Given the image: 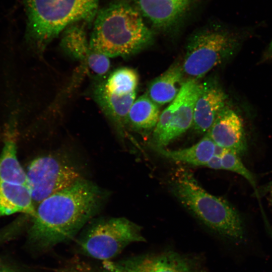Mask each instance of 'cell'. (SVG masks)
Returning a JSON list of instances; mask_svg holds the SVG:
<instances>
[{
	"label": "cell",
	"mask_w": 272,
	"mask_h": 272,
	"mask_svg": "<svg viewBox=\"0 0 272 272\" xmlns=\"http://www.w3.org/2000/svg\"><path fill=\"white\" fill-rule=\"evenodd\" d=\"M105 195L96 185L81 177L46 198L37 205L32 216L29 241L46 251L73 239L99 211Z\"/></svg>",
	"instance_id": "1"
},
{
	"label": "cell",
	"mask_w": 272,
	"mask_h": 272,
	"mask_svg": "<svg viewBox=\"0 0 272 272\" xmlns=\"http://www.w3.org/2000/svg\"><path fill=\"white\" fill-rule=\"evenodd\" d=\"M26 173L27 186L35 206L81 178L74 167L51 156L35 159Z\"/></svg>",
	"instance_id": "8"
},
{
	"label": "cell",
	"mask_w": 272,
	"mask_h": 272,
	"mask_svg": "<svg viewBox=\"0 0 272 272\" xmlns=\"http://www.w3.org/2000/svg\"><path fill=\"white\" fill-rule=\"evenodd\" d=\"M89 39L92 48L108 57L126 56L149 45L153 33L128 2H112L97 12Z\"/></svg>",
	"instance_id": "2"
},
{
	"label": "cell",
	"mask_w": 272,
	"mask_h": 272,
	"mask_svg": "<svg viewBox=\"0 0 272 272\" xmlns=\"http://www.w3.org/2000/svg\"><path fill=\"white\" fill-rule=\"evenodd\" d=\"M138 82L136 71L123 67L112 72L95 87V101L121 135L128 112L135 100Z\"/></svg>",
	"instance_id": "7"
},
{
	"label": "cell",
	"mask_w": 272,
	"mask_h": 272,
	"mask_svg": "<svg viewBox=\"0 0 272 272\" xmlns=\"http://www.w3.org/2000/svg\"><path fill=\"white\" fill-rule=\"evenodd\" d=\"M184 74L182 66L174 64L150 84L147 95L157 105L172 102L178 94Z\"/></svg>",
	"instance_id": "17"
},
{
	"label": "cell",
	"mask_w": 272,
	"mask_h": 272,
	"mask_svg": "<svg viewBox=\"0 0 272 272\" xmlns=\"http://www.w3.org/2000/svg\"><path fill=\"white\" fill-rule=\"evenodd\" d=\"M269 192H270V200L272 203V189H271Z\"/></svg>",
	"instance_id": "25"
},
{
	"label": "cell",
	"mask_w": 272,
	"mask_h": 272,
	"mask_svg": "<svg viewBox=\"0 0 272 272\" xmlns=\"http://www.w3.org/2000/svg\"><path fill=\"white\" fill-rule=\"evenodd\" d=\"M99 0H25L26 39L42 48L70 25L95 17Z\"/></svg>",
	"instance_id": "4"
},
{
	"label": "cell",
	"mask_w": 272,
	"mask_h": 272,
	"mask_svg": "<svg viewBox=\"0 0 272 272\" xmlns=\"http://www.w3.org/2000/svg\"><path fill=\"white\" fill-rule=\"evenodd\" d=\"M138 225L123 217L97 220L77 240L80 253L94 259L111 260L128 245L146 241Z\"/></svg>",
	"instance_id": "5"
},
{
	"label": "cell",
	"mask_w": 272,
	"mask_h": 272,
	"mask_svg": "<svg viewBox=\"0 0 272 272\" xmlns=\"http://www.w3.org/2000/svg\"><path fill=\"white\" fill-rule=\"evenodd\" d=\"M170 188L180 203L211 230L235 242L243 239L238 212L226 200L206 190L190 172L180 171L171 180Z\"/></svg>",
	"instance_id": "3"
},
{
	"label": "cell",
	"mask_w": 272,
	"mask_h": 272,
	"mask_svg": "<svg viewBox=\"0 0 272 272\" xmlns=\"http://www.w3.org/2000/svg\"><path fill=\"white\" fill-rule=\"evenodd\" d=\"M16 151V143L10 137L0 156V181L27 186L26 173L17 159Z\"/></svg>",
	"instance_id": "19"
},
{
	"label": "cell",
	"mask_w": 272,
	"mask_h": 272,
	"mask_svg": "<svg viewBox=\"0 0 272 272\" xmlns=\"http://www.w3.org/2000/svg\"><path fill=\"white\" fill-rule=\"evenodd\" d=\"M0 272H14L11 269L7 268L0 267Z\"/></svg>",
	"instance_id": "24"
},
{
	"label": "cell",
	"mask_w": 272,
	"mask_h": 272,
	"mask_svg": "<svg viewBox=\"0 0 272 272\" xmlns=\"http://www.w3.org/2000/svg\"><path fill=\"white\" fill-rule=\"evenodd\" d=\"M35 209L27 186L0 181V217L16 213L32 217Z\"/></svg>",
	"instance_id": "15"
},
{
	"label": "cell",
	"mask_w": 272,
	"mask_h": 272,
	"mask_svg": "<svg viewBox=\"0 0 272 272\" xmlns=\"http://www.w3.org/2000/svg\"><path fill=\"white\" fill-rule=\"evenodd\" d=\"M143 18L156 28L167 30L181 22L198 0H133Z\"/></svg>",
	"instance_id": "11"
},
{
	"label": "cell",
	"mask_w": 272,
	"mask_h": 272,
	"mask_svg": "<svg viewBox=\"0 0 272 272\" xmlns=\"http://www.w3.org/2000/svg\"><path fill=\"white\" fill-rule=\"evenodd\" d=\"M88 272H203L199 260L173 251L147 253L118 261H104Z\"/></svg>",
	"instance_id": "9"
},
{
	"label": "cell",
	"mask_w": 272,
	"mask_h": 272,
	"mask_svg": "<svg viewBox=\"0 0 272 272\" xmlns=\"http://www.w3.org/2000/svg\"><path fill=\"white\" fill-rule=\"evenodd\" d=\"M240 43L239 37L227 30L208 26L189 39L183 64L184 74L196 80L231 57Z\"/></svg>",
	"instance_id": "6"
},
{
	"label": "cell",
	"mask_w": 272,
	"mask_h": 272,
	"mask_svg": "<svg viewBox=\"0 0 272 272\" xmlns=\"http://www.w3.org/2000/svg\"><path fill=\"white\" fill-rule=\"evenodd\" d=\"M160 115L158 105L147 94L135 99L128 112L126 124L138 131H146L156 127Z\"/></svg>",
	"instance_id": "18"
},
{
	"label": "cell",
	"mask_w": 272,
	"mask_h": 272,
	"mask_svg": "<svg viewBox=\"0 0 272 272\" xmlns=\"http://www.w3.org/2000/svg\"><path fill=\"white\" fill-rule=\"evenodd\" d=\"M205 167L214 169H223L221 156L214 154Z\"/></svg>",
	"instance_id": "21"
},
{
	"label": "cell",
	"mask_w": 272,
	"mask_h": 272,
	"mask_svg": "<svg viewBox=\"0 0 272 272\" xmlns=\"http://www.w3.org/2000/svg\"><path fill=\"white\" fill-rule=\"evenodd\" d=\"M201 88L195 79L183 83L176 97L160 113L159 122L166 128L149 145L165 148L192 126L194 105Z\"/></svg>",
	"instance_id": "10"
},
{
	"label": "cell",
	"mask_w": 272,
	"mask_h": 272,
	"mask_svg": "<svg viewBox=\"0 0 272 272\" xmlns=\"http://www.w3.org/2000/svg\"><path fill=\"white\" fill-rule=\"evenodd\" d=\"M227 96L216 82L201 84L194 105L192 126L200 133L207 132L221 111L226 106Z\"/></svg>",
	"instance_id": "14"
},
{
	"label": "cell",
	"mask_w": 272,
	"mask_h": 272,
	"mask_svg": "<svg viewBox=\"0 0 272 272\" xmlns=\"http://www.w3.org/2000/svg\"><path fill=\"white\" fill-rule=\"evenodd\" d=\"M262 190H261V192L263 194L266 192H269L272 189V181L266 184L263 187H262Z\"/></svg>",
	"instance_id": "23"
},
{
	"label": "cell",
	"mask_w": 272,
	"mask_h": 272,
	"mask_svg": "<svg viewBox=\"0 0 272 272\" xmlns=\"http://www.w3.org/2000/svg\"><path fill=\"white\" fill-rule=\"evenodd\" d=\"M61 45L68 55L83 62L95 75L102 76L109 71V57L92 48L83 27L73 24L67 27Z\"/></svg>",
	"instance_id": "12"
},
{
	"label": "cell",
	"mask_w": 272,
	"mask_h": 272,
	"mask_svg": "<svg viewBox=\"0 0 272 272\" xmlns=\"http://www.w3.org/2000/svg\"><path fill=\"white\" fill-rule=\"evenodd\" d=\"M223 169L236 173L245 178L256 189L253 175L245 167L236 153L227 150L221 156Z\"/></svg>",
	"instance_id": "20"
},
{
	"label": "cell",
	"mask_w": 272,
	"mask_h": 272,
	"mask_svg": "<svg viewBox=\"0 0 272 272\" xmlns=\"http://www.w3.org/2000/svg\"><path fill=\"white\" fill-rule=\"evenodd\" d=\"M157 154L172 161L205 166L214 155L216 145L206 133L196 144L190 147L172 150L163 147L149 145Z\"/></svg>",
	"instance_id": "16"
},
{
	"label": "cell",
	"mask_w": 272,
	"mask_h": 272,
	"mask_svg": "<svg viewBox=\"0 0 272 272\" xmlns=\"http://www.w3.org/2000/svg\"><path fill=\"white\" fill-rule=\"evenodd\" d=\"M263 58L264 60H268L272 58V40L269 44L268 48L265 52Z\"/></svg>",
	"instance_id": "22"
},
{
	"label": "cell",
	"mask_w": 272,
	"mask_h": 272,
	"mask_svg": "<svg viewBox=\"0 0 272 272\" xmlns=\"http://www.w3.org/2000/svg\"><path fill=\"white\" fill-rule=\"evenodd\" d=\"M216 145L238 155H243L247 143L243 123L233 109L225 106L206 132Z\"/></svg>",
	"instance_id": "13"
}]
</instances>
